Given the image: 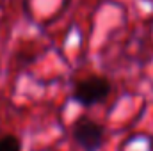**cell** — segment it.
I'll return each instance as SVG.
<instances>
[{
    "label": "cell",
    "mask_w": 153,
    "mask_h": 151,
    "mask_svg": "<svg viewBox=\"0 0 153 151\" xmlns=\"http://www.w3.org/2000/svg\"><path fill=\"white\" fill-rule=\"evenodd\" d=\"M111 93V84L103 76H89L80 80L73 89L71 98L76 103L84 107H93L96 103H102Z\"/></svg>",
    "instance_id": "obj_1"
},
{
    "label": "cell",
    "mask_w": 153,
    "mask_h": 151,
    "mask_svg": "<svg viewBox=\"0 0 153 151\" xmlns=\"http://www.w3.org/2000/svg\"><path fill=\"white\" fill-rule=\"evenodd\" d=\"M71 135L84 151H98L103 146V126L89 117H80L73 124Z\"/></svg>",
    "instance_id": "obj_2"
},
{
    "label": "cell",
    "mask_w": 153,
    "mask_h": 151,
    "mask_svg": "<svg viewBox=\"0 0 153 151\" xmlns=\"http://www.w3.org/2000/svg\"><path fill=\"white\" fill-rule=\"evenodd\" d=\"M0 151H22V144L14 135L0 137Z\"/></svg>",
    "instance_id": "obj_3"
}]
</instances>
